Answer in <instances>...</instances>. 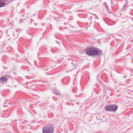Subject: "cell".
<instances>
[{
	"instance_id": "3",
	"label": "cell",
	"mask_w": 133,
	"mask_h": 133,
	"mask_svg": "<svg viewBox=\"0 0 133 133\" xmlns=\"http://www.w3.org/2000/svg\"><path fill=\"white\" fill-rule=\"evenodd\" d=\"M117 109V107L115 104L109 105L105 107V110L108 111H115Z\"/></svg>"
},
{
	"instance_id": "4",
	"label": "cell",
	"mask_w": 133,
	"mask_h": 133,
	"mask_svg": "<svg viewBox=\"0 0 133 133\" xmlns=\"http://www.w3.org/2000/svg\"><path fill=\"white\" fill-rule=\"evenodd\" d=\"M7 81V78L5 77H2L0 78V82H4Z\"/></svg>"
},
{
	"instance_id": "2",
	"label": "cell",
	"mask_w": 133,
	"mask_h": 133,
	"mask_svg": "<svg viewBox=\"0 0 133 133\" xmlns=\"http://www.w3.org/2000/svg\"><path fill=\"white\" fill-rule=\"evenodd\" d=\"M54 130V127L52 124H48L43 128V133H52Z\"/></svg>"
},
{
	"instance_id": "5",
	"label": "cell",
	"mask_w": 133,
	"mask_h": 133,
	"mask_svg": "<svg viewBox=\"0 0 133 133\" xmlns=\"http://www.w3.org/2000/svg\"><path fill=\"white\" fill-rule=\"evenodd\" d=\"M5 5V2L3 0H0V7L3 6Z\"/></svg>"
},
{
	"instance_id": "1",
	"label": "cell",
	"mask_w": 133,
	"mask_h": 133,
	"mask_svg": "<svg viewBox=\"0 0 133 133\" xmlns=\"http://www.w3.org/2000/svg\"><path fill=\"white\" fill-rule=\"evenodd\" d=\"M86 54L90 56H97L101 54V51L95 47H89L86 49Z\"/></svg>"
}]
</instances>
